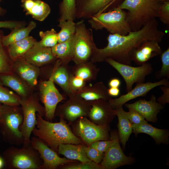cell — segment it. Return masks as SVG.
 <instances>
[{"mask_svg": "<svg viewBox=\"0 0 169 169\" xmlns=\"http://www.w3.org/2000/svg\"><path fill=\"white\" fill-rule=\"evenodd\" d=\"M19 103L23 116L21 128L24 140L23 144H28L31 143V134L37 123V113L43 117L45 116V110L35 96H32L26 99L20 98Z\"/></svg>", "mask_w": 169, "mask_h": 169, "instance_id": "9c48e42d", "label": "cell"}, {"mask_svg": "<svg viewBox=\"0 0 169 169\" xmlns=\"http://www.w3.org/2000/svg\"><path fill=\"white\" fill-rule=\"evenodd\" d=\"M120 91L119 88L110 87L108 89V93L111 97H117L120 94Z\"/></svg>", "mask_w": 169, "mask_h": 169, "instance_id": "c3c4849f", "label": "cell"}, {"mask_svg": "<svg viewBox=\"0 0 169 169\" xmlns=\"http://www.w3.org/2000/svg\"><path fill=\"white\" fill-rule=\"evenodd\" d=\"M128 110V118L132 124H139L146 121L144 117L138 112L133 110Z\"/></svg>", "mask_w": 169, "mask_h": 169, "instance_id": "7bdbcfd3", "label": "cell"}, {"mask_svg": "<svg viewBox=\"0 0 169 169\" xmlns=\"http://www.w3.org/2000/svg\"><path fill=\"white\" fill-rule=\"evenodd\" d=\"M19 22L11 21H0V28H5L9 29H15L21 27L22 24Z\"/></svg>", "mask_w": 169, "mask_h": 169, "instance_id": "bcb514c9", "label": "cell"}, {"mask_svg": "<svg viewBox=\"0 0 169 169\" xmlns=\"http://www.w3.org/2000/svg\"><path fill=\"white\" fill-rule=\"evenodd\" d=\"M117 0H76V18L89 19L116 8Z\"/></svg>", "mask_w": 169, "mask_h": 169, "instance_id": "9a60e30c", "label": "cell"}, {"mask_svg": "<svg viewBox=\"0 0 169 169\" xmlns=\"http://www.w3.org/2000/svg\"><path fill=\"white\" fill-rule=\"evenodd\" d=\"M4 166L8 169H40L43 161L31 143L21 148L12 146L3 153Z\"/></svg>", "mask_w": 169, "mask_h": 169, "instance_id": "5b68a950", "label": "cell"}, {"mask_svg": "<svg viewBox=\"0 0 169 169\" xmlns=\"http://www.w3.org/2000/svg\"><path fill=\"white\" fill-rule=\"evenodd\" d=\"M0 79L3 85L8 86L17 93L21 99L28 97L27 88L21 81L11 74L0 76Z\"/></svg>", "mask_w": 169, "mask_h": 169, "instance_id": "1f68e13d", "label": "cell"}, {"mask_svg": "<svg viewBox=\"0 0 169 169\" xmlns=\"http://www.w3.org/2000/svg\"><path fill=\"white\" fill-rule=\"evenodd\" d=\"M124 105L128 109L140 113L147 121L154 123L157 121V115L164 108L162 105L157 101L156 97L153 95L149 101L140 99L133 103H125Z\"/></svg>", "mask_w": 169, "mask_h": 169, "instance_id": "d6986e66", "label": "cell"}, {"mask_svg": "<svg viewBox=\"0 0 169 169\" xmlns=\"http://www.w3.org/2000/svg\"><path fill=\"white\" fill-rule=\"evenodd\" d=\"M21 2L26 14L40 21L44 20L50 12L48 4L41 0H22Z\"/></svg>", "mask_w": 169, "mask_h": 169, "instance_id": "cb8c5ba5", "label": "cell"}, {"mask_svg": "<svg viewBox=\"0 0 169 169\" xmlns=\"http://www.w3.org/2000/svg\"><path fill=\"white\" fill-rule=\"evenodd\" d=\"M110 134L112 142L105 153L100 165L104 169H115L122 166L132 164L134 161L133 158L125 155L121 147L118 131H111Z\"/></svg>", "mask_w": 169, "mask_h": 169, "instance_id": "7c38bea8", "label": "cell"}, {"mask_svg": "<svg viewBox=\"0 0 169 169\" xmlns=\"http://www.w3.org/2000/svg\"><path fill=\"white\" fill-rule=\"evenodd\" d=\"M70 125L74 135L80 138L86 146H90L97 141L110 139L109 125H98L87 117H81Z\"/></svg>", "mask_w": 169, "mask_h": 169, "instance_id": "ba28073f", "label": "cell"}, {"mask_svg": "<svg viewBox=\"0 0 169 169\" xmlns=\"http://www.w3.org/2000/svg\"><path fill=\"white\" fill-rule=\"evenodd\" d=\"M72 74V67L68 65L62 64L58 59L50 76L54 83L59 85L68 96L71 95L69 88V81Z\"/></svg>", "mask_w": 169, "mask_h": 169, "instance_id": "d4e9b609", "label": "cell"}, {"mask_svg": "<svg viewBox=\"0 0 169 169\" xmlns=\"http://www.w3.org/2000/svg\"><path fill=\"white\" fill-rule=\"evenodd\" d=\"M159 43L153 40L143 41L130 52V57L131 61L141 65L147 63L153 57L160 55L162 51Z\"/></svg>", "mask_w": 169, "mask_h": 169, "instance_id": "ac0fdd59", "label": "cell"}, {"mask_svg": "<svg viewBox=\"0 0 169 169\" xmlns=\"http://www.w3.org/2000/svg\"><path fill=\"white\" fill-rule=\"evenodd\" d=\"M58 168L61 169H104L100 165L92 161L77 163H70Z\"/></svg>", "mask_w": 169, "mask_h": 169, "instance_id": "f35d334b", "label": "cell"}, {"mask_svg": "<svg viewBox=\"0 0 169 169\" xmlns=\"http://www.w3.org/2000/svg\"><path fill=\"white\" fill-rule=\"evenodd\" d=\"M59 20L74 21L76 19V0H62L59 4Z\"/></svg>", "mask_w": 169, "mask_h": 169, "instance_id": "d6a6232c", "label": "cell"}, {"mask_svg": "<svg viewBox=\"0 0 169 169\" xmlns=\"http://www.w3.org/2000/svg\"><path fill=\"white\" fill-rule=\"evenodd\" d=\"M1 0H0V2H1ZM4 12V9L2 8L0 6V15H2L3 14Z\"/></svg>", "mask_w": 169, "mask_h": 169, "instance_id": "f907efd6", "label": "cell"}, {"mask_svg": "<svg viewBox=\"0 0 169 169\" xmlns=\"http://www.w3.org/2000/svg\"><path fill=\"white\" fill-rule=\"evenodd\" d=\"M31 144L39 152L43 163L40 169H55L64 165L78 162L66 158H62L40 138L34 136L30 138Z\"/></svg>", "mask_w": 169, "mask_h": 169, "instance_id": "5bb4252c", "label": "cell"}, {"mask_svg": "<svg viewBox=\"0 0 169 169\" xmlns=\"http://www.w3.org/2000/svg\"><path fill=\"white\" fill-rule=\"evenodd\" d=\"M4 166V163L3 157L0 156V169H2Z\"/></svg>", "mask_w": 169, "mask_h": 169, "instance_id": "681fc988", "label": "cell"}, {"mask_svg": "<svg viewBox=\"0 0 169 169\" xmlns=\"http://www.w3.org/2000/svg\"><path fill=\"white\" fill-rule=\"evenodd\" d=\"M162 2L155 0H124L118 7L127 10V20L132 30L136 31L150 20L158 17Z\"/></svg>", "mask_w": 169, "mask_h": 169, "instance_id": "3957f363", "label": "cell"}, {"mask_svg": "<svg viewBox=\"0 0 169 169\" xmlns=\"http://www.w3.org/2000/svg\"><path fill=\"white\" fill-rule=\"evenodd\" d=\"M112 142V141L110 139L109 140L95 141L91 144L90 146L101 152L105 153L108 150Z\"/></svg>", "mask_w": 169, "mask_h": 169, "instance_id": "ee69618b", "label": "cell"}, {"mask_svg": "<svg viewBox=\"0 0 169 169\" xmlns=\"http://www.w3.org/2000/svg\"><path fill=\"white\" fill-rule=\"evenodd\" d=\"M108 89L102 82H99L92 85H86L73 94L87 101L100 99L108 101L111 98L108 94Z\"/></svg>", "mask_w": 169, "mask_h": 169, "instance_id": "44dd1931", "label": "cell"}, {"mask_svg": "<svg viewBox=\"0 0 169 169\" xmlns=\"http://www.w3.org/2000/svg\"><path fill=\"white\" fill-rule=\"evenodd\" d=\"M36 41L32 37L28 36L9 45L7 50L10 59L16 60L22 57L32 47Z\"/></svg>", "mask_w": 169, "mask_h": 169, "instance_id": "f546056e", "label": "cell"}, {"mask_svg": "<svg viewBox=\"0 0 169 169\" xmlns=\"http://www.w3.org/2000/svg\"><path fill=\"white\" fill-rule=\"evenodd\" d=\"M23 120L21 108L2 104L0 112V132L3 140L10 144H23L21 128Z\"/></svg>", "mask_w": 169, "mask_h": 169, "instance_id": "277c9868", "label": "cell"}, {"mask_svg": "<svg viewBox=\"0 0 169 169\" xmlns=\"http://www.w3.org/2000/svg\"><path fill=\"white\" fill-rule=\"evenodd\" d=\"M58 26L61 28L57 33L58 43L65 41L74 36L76 31V23L71 20H59Z\"/></svg>", "mask_w": 169, "mask_h": 169, "instance_id": "836d02e7", "label": "cell"}, {"mask_svg": "<svg viewBox=\"0 0 169 169\" xmlns=\"http://www.w3.org/2000/svg\"><path fill=\"white\" fill-rule=\"evenodd\" d=\"M86 83L82 79L71 74L69 79V87L71 95L83 88L86 85Z\"/></svg>", "mask_w": 169, "mask_h": 169, "instance_id": "60d3db41", "label": "cell"}, {"mask_svg": "<svg viewBox=\"0 0 169 169\" xmlns=\"http://www.w3.org/2000/svg\"><path fill=\"white\" fill-rule=\"evenodd\" d=\"M160 55L162 65L160 70L155 74V77L158 79L163 78L169 79V47L162 52Z\"/></svg>", "mask_w": 169, "mask_h": 169, "instance_id": "74e56055", "label": "cell"}, {"mask_svg": "<svg viewBox=\"0 0 169 169\" xmlns=\"http://www.w3.org/2000/svg\"><path fill=\"white\" fill-rule=\"evenodd\" d=\"M121 83V82L119 79L117 78H113L109 81L108 85L110 88H119L120 85Z\"/></svg>", "mask_w": 169, "mask_h": 169, "instance_id": "7dc6e473", "label": "cell"}, {"mask_svg": "<svg viewBox=\"0 0 169 169\" xmlns=\"http://www.w3.org/2000/svg\"><path fill=\"white\" fill-rule=\"evenodd\" d=\"M74 56L75 64L90 61L96 47L92 29L88 28L81 19L76 23Z\"/></svg>", "mask_w": 169, "mask_h": 169, "instance_id": "52a82bcc", "label": "cell"}, {"mask_svg": "<svg viewBox=\"0 0 169 169\" xmlns=\"http://www.w3.org/2000/svg\"><path fill=\"white\" fill-rule=\"evenodd\" d=\"M52 77L39 84L40 99L44 105L46 120L52 122L58 104L65 98L56 88Z\"/></svg>", "mask_w": 169, "mask_h": 169, "instance_id": "4fadbf2b", "label": "cell"}, {"mask_svg": "<svg viewBox=\"0 0 169 169\" xmlns=\"http://www.w3.org/2000/svg\"><path fill=\"white\" fill-rule=\"evenodd\" d=\"M88 22L92 29L105 28L112 34L125 35L132 31L126 19V12L118 6L93 16Z\"/></svg>", "mask_w": 169, "mask_h": 169, "instance_id": "8992f818", "label": "cell"}, {"mask_svg": "<svg viewBox=\"0 0 169 169\" xmlns=\"http://www.w3.org/2000/svg\"><path fill=\"white\" fill-rule=\"evenodd\" d=\"M132 132L136 136L139 133H144L151 136L156 144L168 143L169 133L167 130L154 127L146 120L139 124H132Z\"/></svg>", "mask_w": 169, "mask_h": 169, "instance_id": "603a6c76", "label": "cell"}, {"mask_svg": "<svg viewBox=\"0 0 169 169\" xmlns=\"http://www.w3.org/2000/svg\"><path fill=\"white\" fill-rule=\"evenodd\" d=\"M74 35L68 40L57 43L51 48L54 55L61 62V64L68 65L72 60L74 56Z\"/></svg>", "mask_w": 169, "mask_h": 169, "instance_id": "4316f807", "label": "cell"}, {"mask_svg": "<svg viewBox=\"0 0 169 169\" xmlns=\"http://www.w3.org/2000/svg\"><path fill=\"white\" fill-rule=\"evenodd\" d=\"M15 71L20 77L32 86L36 85L39 75L38 67L34 65L21 58L15 60Z\"/></svg>", "mask_w": 169, "mask_h": 169, "instance_id": "7402d4cb", "label": "cell"}, {"mask_svg": "<svg viewBox=\"0 0 169 169\" xmlns=\"http://www.w3.org/2000/svg\"><path fill=\"white\" fill-rule=\"evenodd\" d=\"M36 115L37 123L32 133L54 151L57 152L59 146L61 144L84 145L63 119L59 118V122L53 123L44 120L38 113Z\"/></svg>", "mask_w": 169, "mask_h": 169, "instance_id": "7a4b0ae2", "label": "cell"}, {"mask_svg": "<svg viewBox=\"0 0 169 169\" xmlns=\"http://www.w3.org/2000/svg\"><path fill=\"white\" fill-rule=\"evenodd\" d=\"M158 17L164 24H169V1L161 3L158 11Z\"/></svg>", "mask_w": 169, "mask_h": 169, "instance_id": "b9f144b4", "label": "cell"}, {"mask_svg": "<svg viewBox=\"0 0 169 169\" xmlns=\"http://www.w3.org/2000/svg\"><path fill=\"white\" fill-rule=\"evenodd\" d=\"M100 69L90 61L75 64L72 67V74L86 82L96 79Z\"/></svg>", "mask_w": 169, "mask_h": 169, "instance_id": "f1b7e54d", "label": "cell"}, {"mask_svg": "<svg viewBox=\"0 0 169 169\" xmlns=\"http://www.w3.org/2000/svg\"><path fill=\"white\" fill-rule=\"evenodd\" d=\"M36 26V23L31 21L26 27H21L14 29L9 34L3 36L2 41L3 45L7 47L11 44L28 37L30 33Z\"/></svg>", "mask_w": 169, "mask_h": 169, "instance_id": "4dcf8cb0", "label": "cell"}, {"mask_svg": "<svg viewBox=\"0 0 169 169\" xmlns=\"http://www.w3.org/2000/svg\"><path fill=\"white\" fill-rule=\"evenodd\" d=\"M0 79V103L11 105L19 106L20 98L3 86Z\"/></svg>", "mask_w": 169, "mask_h": 169, "instance_id": "8d00e7d4", "label": "cell"}, {"mask_svg": "<svg viewBox=\"0 0 169 169\" xmlns=\"http://www.w3.org/2000/svg\"><path fill=\"white\" fill-rule=\"evenodd\" d=\"M157 1H158L160 2H163L164 1H169V0H155Z\"/></svg>", "mask_w": 169, "mask_h": 169, "instance_id": "816d5d0a", "label": "cell"}, {"mask_svg": "<svg viewBox=\"0 0 169 169\" xmlns=\"http://www.w3.org/2000/svg\"><path fill=\"white\" fill-rule=\"evenodd\" d=\"M83 145L63 144L60 145L57 152L69 159L84 162L91 161L87 156Z\"/></svg>", "mask_w": 169, "mask_h": 169, "instance_id": "83f0119b", "label": "cell"}, {"mask_svg": "<svg viewBox=\"0 0 169 169\" xmlns=\"http://www.w3.org/2000/svg\"><path fill=\"white\" fill-rule=\"evenodd\" d=\"M116 115L118 119L117 127L120 142L125 149L126 143L133 132L132 124L128 118V112L125 111L122 106L115 109Z\"/></svg>", "mask_w": 169, "mask_h": 169, "instance_id": "484cf974", "label": "cell"}, {"mask_svg": "<svg viewBox=\"0 0 169 169\" xmlns=\"http://www.w3.org/2000/svg\"><path fill=\"white\" fill-rule=\"evenodd\" d=\"M83 148L87 157L96 163H100L103 158L105 153L101 152L90 146L83 145Z\"/></svg>", "mask_w": 169, "mask_h": 169, "instance_id": "ab89813d", "label": "cell"}, {"mask_svg": "<svg viewBox=\"0 0 169 169\" xmlns=\"http://www.w3.org/2000/svg\"><path fill=\"white\" fill-rule=\"evenodd\" d=\"M90 102L89 119L98 125H109L116 116L115 109L111 107L108 101L104 99Z\"/></svg>", "mask_w": 169, "mask_h": 169, "instance_id": "e0dca14e", "label": "cell"}, {"mask_svg": "<svg viewBox=\"0 0 169 169\" xmlns=\"http://www.w3.org/2000/svg\"><path fill=\"white\" fill-rule=\"evenodd\" d=\"M160 85L169 86L168 79L163 78L161 80L155 82H147L146 83H136V86L127 93L115 99L111 98L108 101L114 109L122 106L129 100L140 96H145L154 88Z\"/></svg>", "mask_w": 169, "mask_h": 169, "instance_id": "2e32d148", "label": "cell"}, {"mask_svg": "<svg viewBox=\"0 0 169 169\" xmlns=\"http://www.w3.org/2000/svg\"><path fill=\"white\" fill-rule=\"evenodd\" d=\"M160 88L163 92L162 95L157 100V101L163 105L169 102V87L162 85Z\"/></svg>", "mask_w": 169, "mask_h": 169, "instance_id": "f6af8a7d", "label": "cell"}, {"mask_svg": "<svg viewBox=\"0 0 169 169\" xmlns=\"http://www.w3.org/2000/svg\"><path fill=\"white\" fill-rule=\"evenodd\" d=\"M104 61L115 69L122 76L125 83L127 92L132 90L134 83H144L146 76L153 71L151 64L148 62L135 67L109 58L106 59Z\"/></svg>", "mask_w": 169, "mask_h": 169, "instance_id": "30bf717a", "label": "cell"}, {"mask_svg": "<svg viewBox=\"0 0 169 169\" xmlns=\"http://www.w3.org/2000/svg\"><path fill=\"white\" fill-rule=\"evenodd\" d=\"M22 58L28 63L38 67L57 59L53 54L51 48L33 46Z\"/></svg>", "mask_w": 169, "mask_h": 169, "instance_id": "ffe728a7", "label": "cell"}, {"mask_svg": "<svg viewBox=\"0 0 169 169\" xmlns=\"http://www.w3.org/2000/svg\"><path fill=\"white\" fill-rule=\"evenodd\" d=\"M1 105H2V104L0 103V111H1Z\"/></svg>", "mask_w": 169, "mask_h": 169, "instance_id": "f5cc1de1", "label": "cell"}, {"mask_svg": "<svg viewBox=\"0 0 169 169\" xmlns=\"http://www.w3.org/2000/svg\"><path fill=\"white\" fill-rule=\"evenodd\" d=\"M3 32L0 30V76L11 74V65L8 52L6 51L2 41Z\"/></svg>", "mask_w": 169, "mask_h": 169, "instance_id": "d590c367", "label": "cell"}, {"mask_svg": "<svg viewBox=\"0 0 169 169\" xmlns=\"http://www.w3.org/2000/svg\"><path fill=\"white\" fill-rule=\"evenodd\" d=\"M68 97L66 101L56 108L54 115L63 119L70 125L80 117H88L91 105L90 101L85 100L74 94Z\"/></svg>", "mask_w": 169, "mask_h": 169, "instance_id": "8fae6325", "label": "cell"}, {"mask_svg": "<svg viewBox=\"0 0 169 169\" xmlns=\"http://www.w3.org/2000/svg\"><path fill=\"white\" fill-rule=\"evenodd\" d=\"M39 35L41 40L36 41L33 46L52 48L58 43L57 33L54 28L45 32L40 31Z\"/></svg>", "mask_w": 169, "mask_h": 169, "instance_id": "e575fe53", "label": "cell"}, {"mask_svg": "<svg viewBox=\"0 0 169 169\" xmlns=\"http://www.w3.org/2000/svg\"><path fill=\"white\" fill-rule=\"evenodd\" d=\"M156 18L149 21L139 30L130 32L125 35L110 34L107 38L108 44L105 48L95 49L90 61L95 63L104 61L107 58L131 66L130 53L143 41L153 40L159 43L165 33L158 29Z\"/></svg>", "mask_w": 169, "mask_h": 169, "instance_id": "6da1fadb", "label": "cell"}]
</instances>
